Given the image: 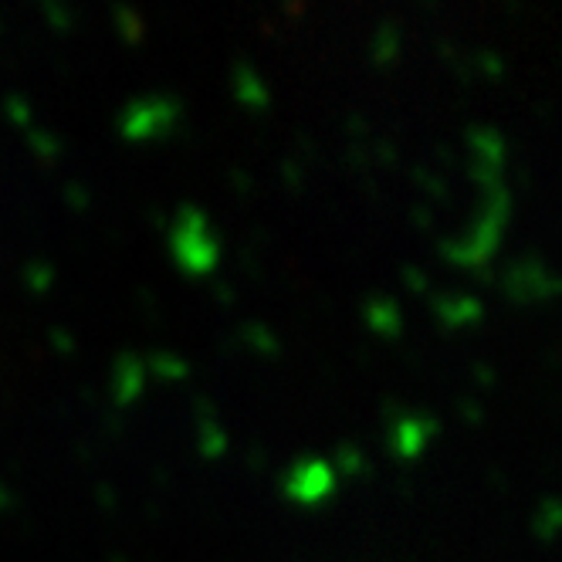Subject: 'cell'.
I'll return each instance as SVG.
<instances>
[{"label":"cell","instance_id":"21","mask_svg":"<svg viewBox=\"0 0 562 562\" xmlns=\"http://www.w3.org/2000/svg\"><path fill=\"white\" fill-rule=\"evenodd\" d=\"M42 14H45V21H48V27H55L58 34H68L71 27H75V11L71 8H65V4H58V0H48V4L42 8Z\"/></svg>","mask_w":562,"mask_h":562},{"label":"cell","instance_id":"26","mask_svg":"<svg viewBox=\"0 0 562 562\" xmlns=\"http://www.w3.org/2000/svg\"><path fill=\"white\" fill-rule=\"evenodd\" d=\"M417 187H424V193L430 196V200H445L448 196V187H445V180H440V177H434L430 170L424 173H417Z\"/></svg>","mask_w":562,"mask_h":562},{"label":"cell","instance_id":"14","mask_svg":"<svg viewBox=\"0 0 562 562\" xmlns=\"http://www.w3.org/2000/svg\"><path fill=\"white\" fill-rule=\"evenodd\" d=\"M559 529H562V505H559V498H542L539 505H536V518H532V532H536V539L539 542H552L555 536H559Z\"/></svg>","mask_w":562,"mask_h":562},{"label":"cell","instance_id":"19","mask_svg":"<svg viewBox=\"0 0 562 562\" xmlns=\"http://www.w3.org/2000/svg\"><path fill=\"white\" fill-rule=\"evenodd\" d=\"M21 281L31 295H45L55 285V268L48 261H27L21 271Z\"/></svg>","mask_w":562,"mask_h":562},{"label":"cell","instance_id":"2","mask_svg":"<svg viewBox=\"0 0 562 562\" xmlns=\"http://www.w3.org/2000/svg\"><path fill=\"white\" fill-rule=\"evenodd\" d=\"M170 255L190 278H204L221 265V240L211 231V217L200 207H180L170 227Z\"/></svg>","mask_w":562,"mask_h":562},{"label":"cell","instance_id":"32","mask_svg":"<svg viewBox=\"0 0 562 562\" xmlns=\"http://www.w3.org/2000/svg\"><path fill=\"white\" fill-rule=\"evenodd\" d=\"M376 153L386 159V167H393V164H396V153H393V146H390V143H380V146H376Z\"/></svg>","mask_w":562,"mask_h":562},{"label":"cell","instance_id":"15","mask_svg":"<svg viewBox=\"0 0 562 562\" xmlns=\"http://www.w3.org/2000/svg\"><path fill=\"white\" fill-rule=\"evenodd\" d=\"M196 448L204 461H221L227 454V430L217 420H207L196 427Z\"/></svg>","mask_w":562,"mask_h":562},{"label":"cell","instance_id":"3","mask_svg":"<svg viewBox=\"0 0 562 562\" xmlns=\"http://www.w3.org/2000/svg\"><path fill=\"white\" fill-rule=\"evenodd\" d=\"M180 119H183V105L170 95L136 99L119 112V136L126 143L167 139L180 130Z\"/></svg>","mask_w":562,"mask_h":562},{"label":"cell","instance_id":"9","mask_svg":"<svg viewBox=\"0 0 562 562\" xmlns=\"http://www.w3.org/2000/svg\"><path fill=\"white\" fill-rule=\"evenodd\" d=\"M434 318L445 329H471L485 318V305H481V299H474V295H437Z\"/></svg>","mask_w":562,"mask_h":562},{"label":"cell","instance_id":"10","mask_svg":"<svg viewBox=\"0 0 562 562\" xmlns=\"http://www.w3.org/2000/svg\"><path fill=\"white\" fill-rule=\"evenodd\" d=\"M231 89H234V99L245 105V109H251V112H265L271 105V92L265 86V78L248 61H237L234 65V71H231Z\"/></svg>","mask_w":562,"mask_h":562},{"label":"cell","instance_id":"34","mask_svg":"<svg viewBox=\"0 0 562 562\" xmlns=\"http://www.w3.org/2000/svg\"><path fill=\"white\" fill-rule=\"evenodd\" d=\"M217 302H221V305H231V302H234V292H231L227 285H217Z\"/></svg>","mask_w":562,"mask_h":562},{"label":"cell","instance_id":"22","mask_svg":"<svg viewBox=\"0 0 562 562\" xmlns=\"http://www.w3.org/2000/svg\"><path fill=\"white\" fill-rule=\"evenodd\" d=\"M4 115L11 119V123H14L18 130H31V102H27V99H21V95H8V102H4Z\"/></svg>","mask_w":562,"mask_h":562},{"label":"cell","instance_id":"18","mask_svg":"<svg viewBox=\"0 0 562 562\" xmlns=\"http://www.w3.org/2000/svg\"><path fill=\"white\" fill-rule=\"evenodd\" d=\"M329 464H333L336 474H346V477H359V474L370 471V458L359 451L356 445H339Z\"/></svg>","mask_w":562,"mask_h":562},{"label":"cell","instance_id":"23","mask_svg":"<svg viewBox=\"0 0 562 562\" xmlns=\"http://www.w3.org/2000/svg\"><path fill=\"white\" fill-rule=\"evenodd\" d=\"M474 65H477L481 75L492 78V82H498V78L505 75V58L495 55V52H477V55H474Z\"/></svg>","mask_w":562,"mask_h":562},{"label":"cell","instance_id":"20","mask_svg":"<svg viewBox=\"0 0 562 562\" xmlns=\"http://www.w3.org/2000/svg\"><path fill=\"white\" fill-rule=\"evenodd\" d=\"M112 21H115V31H119V37H123L126 45H139V42H143V21H139L136 11H130V8H115Z\"/></svg>","mask_w":562,"mask_h":562},{"label":"cell","instance_id":"8","mask_svg":"<svg viewBox=\"0 0 562 562\" xmlns=\"http://www.w3.org/2000/svg\"><path fill=\"white\" fill-rule=\"evenodd\" d=\"M146 383H149V376H146L143 359H139L136 352H119V356H115V363H112V383H109V390H112V404H115L119 411L133 407L136 400L143 396Z\"/></svg>","mask_w":562,"mask_h":562},{"label":"cell","instance_id":"30","mask_svg":"<svg viewBox=\"0 0 562 562\" xmlns=\"http://www.w3.org/2000/svg\"><path fill=\"white\" fill-rule=\"evenodd\" d=\"M474 380H477V386H481V383L492 386V383H495V373H492L488 367H474Z\"/></svg>","mask_w":562,"mask_h":562},{"label":"cell","instance_id":"36","mask_svg":"<svg viewBox=\"0 0 562 562\" xmlns=\"http://www.w3.org/2000/svg\"><path fill=\"white\" fill-rule=\"evenodd\" d=\"M112 562H130V559H123V555H115V559H112Z\"/></svg>","mask_w":562,"mask_h":562},{"label":"cell","instance_id":"4","mask_svg":"<svg viewBox=\"0 0 562 562\" xmlns=\"http://www.w3.org/2000/svg\"><path fill=\"white\" fill-rule=\"evenodd\" d=\"M559 289H562V285H559L555 271H552L546 261L532 258V255L515 258V261L502 271V292H505V299L515 302V305L549 302V299L559 295Z\"/></svg>","mask_w":562,"mask_h":562},{"label":"cell","instance_id":"7","mask_svg":"<svg viewBox=\"0 0 562 562\" xmlns=\"http://www.w3.org/2000/svg\"><path fill=\"white\" fill-rule=\"evenodd\" d=\"M437 434H440L437 417H427V414H400L390 424L386 445H390V454L396 461H417L430 448V440Z\"/></svg>","mask_w":562,"mask_h":562},{"label":"cell","instance_id":"12","mask_svg":"<svg viewBox=\"0 0 562 562\" xmlns=\"http://www.w3.org/2000/svg\"><path fill=\"white\" fill-rule=\"evenodd\" d=\"M400 48H404V34L393 21H383L373 27V37H370V61L376 68H393L400 61Z\"/></svg>","mask_w":562,"mask_h":562},{"label":"cell","instance_id":"13","mask_svg":"<svg viewBox=\"0 0 562 562\" xmlns=\"http://www.w3.org/2000/svg\"><path fill=\"white\" fill-rule=\"evenodd\" d=\"M143 367H146V376H156V380H164V383H183L190 376V363H187V359L177 356V352H167V349L149 352L143 359Z\"/></svg>","mask_w":562,"mask_h":562},{"label":"cell","instance_id":"35","mask_svg":"<svg viewBox=\"0 0 562 562\" xmlns=\"http://www.w3.org/2000/svg\"><path fill=\"white\" fill-rule=\"evenodd\" d=\"M414 217H417V224H420V227H430V211H420V207H417V211H414Z\"/></svg>","mask_w":562,"mask_h":562},{"label":"cell","instance_id":"28","mask_svg":"<svg viewBox=\"0 0 562 562\" xmlns=\"http://www.w3.org/2000/svg\"><path fill=\"white\" fill-rule=\"evenodd\" d=\"M461 417L468 424H481V420H485V411L477 407V400H461Z\"/></svg>","mask_w":562,"mask_h":562},{"label":"cell","instance_id":"24","mask_svg":"<svg viewBox=\"0 0 562 562\" xmlns=\"http://www.w3.org/2000/svg\"><path fill=\"white\" fill-rule=\"evenodd\" d=\"M65 204L75 211V214H86L92 207V193L82 187V183H68L65 187Z\"/></svg>","mask_w":562,"mask_h":562},{"label":"cell","instance_id":"17","mask_svg":"<svg viewBox=\"0 0 562 562\" xmlns=\"http://www.w3.org/2000/svg\"><path fill=\"white\" fill-rule=\"evenodd\" d=\"M240 342H245L255 356H268V359H274L281 352L278 336L268 326H261V323H248L245 329H240Z\"/></svg>","mask_w":562,"mask_h":562},{"label":"cell","instance_id":"31","mask_svg":"<svg viewBox=\"0 0 562 562\" xmlns=\"http://www.w3.org/2000/svg\"><path fill=\"white\" fill-rule=\"evenodd\" d=\"M14 505V498H11V488L4 485V481H0V512H8Z\"/></svg>","mask_w":562,"mask_h":562},{"label":"cell","instance_id":"6","mask_svg":"<svg viewBox=\"0 0 562 562\" xmlns=\"http://www.w3.org/2000/svg\"><path fill=\"white\" fill-rule=\"evenodd\" d=\"M468 149H471V180L485 190L495 183H505L502 173L508 167V143L495 130H471L468 133Z\"/></svg>","mask_w":562,"mask_h":562},{"label":"cell","instance_id":"33","mask_svg":"<svg viewBox=\"0 0 562 562\" xmlns=\"http://www.w3.org/2000/svg\"><path fill=\"white\" fill-rule=\"evenodd\" d=\"M99 502H105V508H109V512L115 508V498H112L109 485H99Z\"/></svg>","mask_w":562,"mask_h":562},{"label":"cell","instance_id":"11","mask_svg":"<svg viewBox=\"0 0 562 562\" xmlns=\"http://www.w3.org/2000/svg\"><path fill=\"white\" fill-rule=\"evenodd\" d=\"M363 323H367L370 333H376L383 339H396L400 333H404V312H400V305L393 299L373 295L363 305Z\"/></svg>","mask_w":562,"mask_h":562},{"label":"cell","instance_id":"27","mask_svg":"<svg viewBox=\"0 0 562 562\" xmlns=\"http://www.w3.org/2000/svg\"><path fill=\"white\" fill-rule=\"evenodd\" d=\"M48 342H52V346H55V352H61V356H71V352L78 349L75 336H71L68 329H61V326H55V329L48 333Z\"/></svg>","mask_w":562,"mask_h":562},{"label":"cell","instance_id":"29","mask_svg":"<svg viewBox=\"0 0 562 562\" xmlns=\"http://www.w3.org/2000/svg\"><path fill=\"white\" fill-rule=\"evenodd\" d=\"M281 173H285V183H289V187L302 190V170H299V164H295V159H289V164H285V170H281Z\"/></svg>","mask_w":562,"mask_h":562},{"label":"cell","instance_id":"25","mask_svg":"<svg viewBox=\"0 0 562 562\" xmlns=\"http://www.w3.org/2000/svg\"><path fill=\"white\" fill-rule=\"evenodd\" d=\"M400 278H404V285H407L411 295H427V289H430L427 271H420V268H404V271H400Z\"/></svg>","mask_w":562,"mask_h":562},{"label":"cell","instance_id":"1","mask_svg":"<svg viewBox=\"0 0 562 562\" xmlns=\"http://www.w3.org/2000/svg\"><path fill=\"white\" fill-rule=\"evenodd\" d=\"M508 217H512L508 187L505 183L485 187V190H481V207L471 217L468 231L458 234V237L440 240V258L451 261L461 271H471V274L481 271V268H488V261L495 258L502 237H505Z\"/></svg>","mask_w":562,"mask_h":562},{"label":"cell","instance_id":"16","mask_svg":"<svg viewBox=\"0 0 562 562\" xmlns=\"http://www.w3.org/2000/svg\"><path fill=\"white\" fill-rule=\"evenodd\" d=\"M27 149L34 153V159L37 164H58L61 159V153H65V146H61V139L55 136V133H45V130H27Z\"/></svg>","mask_w":562,"mask_h":562},{"label":"cell","instance_id":"5","mask_svg":"<svg viewBox=\"0 0 562 562\" xmlns=\"http://www.w3.org/2000/svg\"><path fill=\"white\" fill-rule=\"evenodd\" d=\"M336 492V471L326 458H302L281 474V495L295 505H323Z\"/></svg>","mask_w":562,"mask_h":562}]
</instances>
